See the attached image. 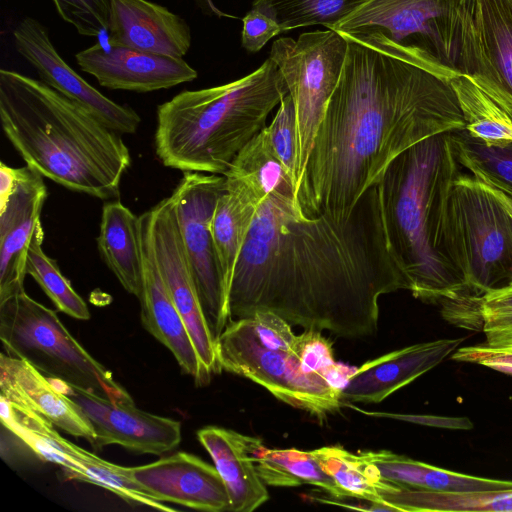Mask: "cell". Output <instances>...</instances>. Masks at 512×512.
Segmentation results:
<instances>
[{"label": "cell", "mask_w": 512, "mask_h": 512, "mask_svg": "<svg viewBox=\"0 0 512 512\" xmlns=\"http://www.w3.org/2000/svg\"><path fill=\"white\" fill-rule=\"evenodd\" d=\"M295 187L261 203L234 269L231 320L271 311L305 330L341 338L373 336L379 298L409 282L390 252L378 187L348 212L299 215Z\"/></svg>", "instance_id": "6da1fadb"}, {"label": "cell", "mask_w": 512, "mask_h": 512, "mask_svg": "<svg viewBox=\"0 0 512 512\" xmlns=\"http://www.w3.org/2000/svg\"><path fill=\"white\" fill-rule=\"evenodd\" d=\"M342 35V74L295 187L305 218L350 211L402 152L465 128L450 83L457 71L382 34Z\"/></svg>", "instance_id": "7a4b0ae2"}, {"label": "cell", "mask_w": 512, "mask_h": 512, "mask_svg": "<svg viewBox=\"0 0 512 512\" xmlns=\"http://www.w3.org/2000/svg\"><path fill=\"white\" fill-rule=\"evenodd\" d=\"M3 132L43 177L102 200L119 199L131 165L121 134L42 80L0 70Z\"/></svg>", "instance_id": "3957f363"}, {"label": "cell", "mask_w": 512, "mask_h": 512, "mask_svg": "<svg viewBox=\"0 0 512 512\" xmlns=\"http://www.w3.org/2000/svg\"><path fill=\"white\" fill-rule=\"evenodd\" d=\"M459 168L451 132H444L402 152L377 185L388 246L409 291L442 308L479 297L468 289L445 252V214Z\"/></svg>", "instance_id": "277c9868"}, {"label": "cell", "mask_w": 512, "mask_h": 512, "mask_svg": "<svg viewBox=\"0 0 512 512\" xmlns=\"http://www.w3.org/2000/svg\"><path fill=\"white\" fill-rule=\"evenodd\" d=\"M287 94L271 58L232 82L181 91L157 107L156 155L168 168L223 175Z\"/></svg>", "instance_id": "5b68a950"}, {"label": "cell", "mask_w": 512, "mask_h": 512, "mask_svg": "<svg viewBox=\"0 0 512 512\" xmlns=\"http://www.w3.org/2000/svg\"><path fill=\"white\" fill-rule=\"evenodd\" d=\"M0 339L8 355L27 361L50 378L111 401L134 402L57 314L25 290L0 302Z\"/></svg>", "instance_id": "8992f818"}, {"label": "cell", "mask_w": 512, "mask_h": 512, "mask_svg": "<svg viewBox=\"0 0 512 512\" xmlns=\"http://www.w3.org/2000/svg\"><path fill=\"white\" fill-rule=\"evenodd\" d=\"M447 259L468 289L482 297L512 277V217L483 184L459 174L444 222Z\"/></svg>", "instance_id": "52a82bcc"}, {"label": "cell", "mask_w": 512, "mask_h": 512, "mask_svg": "<svg viewBox=\"0 0 512 512\" xmlns=\"http://www.w3.org/2000/svg\"><path fill=\"white\" fill-rule=\"evenodd\" d=\"M216 351L220 371L248 378L319 420L343 407L341 389L321 373L306 372L292 353L266 348L254 332L251 317L232 319L218 337Z\"/></svg>", "instance_id": "ba28073f"}, {"label": "cell", "mask_w": 512, "mask_h": 512, "mask_svg": "<svg viewBox=\"0 0 512 512\" xmlns=\"http://www.w3.org/2000/svg\"><path fill=\"white\" fill-rule=\"evenodd\" d=\"M348 40L328 29L306 32L297 39L275 40L270 56L280 70L296 113L299 175L302 173L328 102L339 82Z\"/></svg>", "instance_id": "9c48e42d"}, {"label": "cell", "mask_w": 512, "mask_h": 512, "mask_svg": "<svg viewBox=\"0 0 512 512\" xmlns=\"http://www.w3.org/2000/svg\"><path fill=\"white\" fill-rule=\"evenodd\" d=\"M462 1L369 0L332 30L350 35L382 34L459 72Z\"/></svg>", "instance_id": "30bf717a"}, {"label": "cell", "mask_w": 512, "mask_h": 512, "mask_svg": "<svg viewBox=\"0 0 512 512\" xmlns=\"http://www.w3.org/2000/svg\"><path fill=\"white\" fill-rule=\"evenodd\" d=\"M224 188L223 175L183 172L171 194L185 253L215 341L231 321L212 235L215 207Z\"/></svg>", "instance_id": "8fae6325"}, {"label": "cell", "mask_w": 512, "mask_h": 512, "mask_svg": "<svg viewBox=\"0 0 512 512\" xmlns=\"http://www.w3.org/2000/svg\"><path fill=\"white\" fill-rule=\"evenodd\" d=\"M458 71L512 120V0H463Z\"/></svg>", "instance_id": "7c38bea8"}, {"label": "cell", "mask_w": 512, "mask_h": 512, "mask_svg": "<svg viewBox=\"0 0 512 512\" xmlns=\"http://www.w3.org/2000/svg\"><path fill=\"white\" fill-rule=\"evenodd\" d=\"M1 423L36 455L59 465L68 478L98 485L131 503L163 511L174 510L143 491L131 479L128 467L103 460L75 445L63 438L45 418L3 396Z\"/></svg>", "instance_id": "4fadbf2b"}, {"label": "cell", "mask_w": 512, "mask_h": 512, "mask_svg": "<svg viewBox=\"0 0 512 512\" xmlns=\"http://www.w3.org/2000/svg\"><path fill=\"white\" fill-rule=\"evenodd\" d=\"M145 218L159 270L190 334L208 379L219 373L216 341L205 317L179 232L172 196L148 211Z\"/></svg>", "instance_id": "5bb4252c"}, {"label": "cell", "mask_w": 512, "mask_h": 512, "mask_svg": "<svg viewBox=\"0 0 512 512\" xmlns=\"http://www.w3.org/2000/svg\"><path fill=\"white\" fill-rule=\"evenodd\" d=\"M12 34L16 51L36 70L40 80L85 108L108 128L120 134L136 133L141 122L137 112L109 99L73 70L40 21L26 16Z\"/></svg>", "instance_id": "9a60e30c"}, {"label": "cell", "mask_w": 512, "mask_h": 512, "mask_svg": "<svg viewBox=\"0 0 512 512\" xmlns=\"http://www.w3.org/2000/svg\"><path fill=\"white\" fill-rule=\"evenodd\" d=\"M56 382V387L67 394L90 421L95 431L91 446L95 450L118 444L137 453L162 455L181 441V423L177 420L142 411L134 402L111 401L62 381Z\"/></svg>", "instance_id": "2e32d148"}, {"label": "cell", "mask_w": 512, "mask_h": 512, "mask_svg": "<svg viewBox=\"0 0 512 512\" xmlns=\"http://www.w3.org/2000/svg\"><path fill=\"white\" fill-rule=\"evenodd\" d=\"M102 87L146 93L191 82L197 71L183 58L96 43L75 55Z\"/></svg>", "instance_id": "e0dca14e"}, {"label": "cell", "mask_w": 512, "mask_h": 512, "mask_svg": "<svg viewBox=\"0 0 512 512\" xmlns=\"http://www.w3.org/2000/svg\"><path fill=\"white\" fill-rule=\"evenodd\" d=\"M128 471L143 491L162 502L211 512L230 509L229 493L216 467L196 455L180 451Z\"/></svg>", "instance_id": "ac0fdd59"}, {"label": "cell", "mask_w": 512, "mask_h": 512, "mask_svg": "<svg viewBox=\"0 0 512 512\" xmlns=\"http://www.w3.org/2000/svg\"><path fill=\"white\" fill-rule=\"evenodd\" d=\"M47 197L43 176L18 168L15 190L0 207V302L25 290L27 251Z\"/></svg>", "instance_id": "d6986e66"}, {"label": "cell", "mask_w": 512, "mask_h": 512, "mask_svg": "<svg viewBox=\"0 0 512 512\" xmlns=\"http://www.w3.org/2000/svg\"><path fill=\"white\" fill-rule=\"evenodd\" d=\"M142 247V289L138 297L143 327L175 357L183 373L197 385L210 382L159 270L144 216H139Z\"/></svg>", "instance_id": "ffe728a7"}, {"label": "cell", "mask_w": 512, "mask_h": 512, "mask_svg": "<svg viewBox=\"0 0 512 512\" xmlns=\"http://www.w3.org/2000/svg\"><path fill=\"white\" fill-rule=\"evenodd\" d=\"M463 341L464 338L439 339L414 344L365 362L342 388V405L382 402L441 363Z\"/></svg>", "instance_id": "44dd1931"}, {"label": "cell", "mask_w": 512, "mask_h": 512, "mask_svg": "<svg viewBox=\"0 0 512 512\" xmlns=\"http://www.w3.org/2000/svg\"><path fill=\"white\" fill-rule=\"evenodd\" d=\"M106 44L171 57L185 56L191 29L184 18L148 0H110Z\"/></svg>", "instance_id": "7402d4cb"}, {"label": "cell", "mask_w": 512, "mask_h": 512, "mask_svg": "<svg viewBox=\"0 0 512 512\" xmlns=\"http://www.w3.org/2000/svg\"><path fill=\"white\" fill-rule=\"evenodd\" d=\"M0 389L6 400L34 411L55 427L93 444L95 431L78 405L27 361L1 352Z\"/></svg>", "instance_id": "603a6c76"}, {"label": "cell", "mask_w": 512, "mask_h": 512, "mask_svg": "<svg viewBox=\"0 0 512 512\" xmlns=\"http://www.w3.org/2000/svg\"><path fill=\"white\" fill-rule=\"evenodd\" d=\"M211 456L230 497L231 512H252L269 499L249 455L245 435L233 430L207 426L197 432Z\"/></svg>", "instance_id": "cb8c5ba5"}, {"label": "cell", "mask_w": 512, "mask_h": 512, "mask_svg": "<svg viewBox=\"0 0 512 512\" xmlns=\"http://www.w3.org/2000/svg\"><path fill=\"white\" fill-rule=\"evenodd\" d=\"M99 254L122 287L139 297L142 289V247L140 220L119 199L102 207Z\"/></svg>", "instance_id": "d4e9b609"}, {"label": "cell", "mask_w": 512, "mask_h": 512, "mask_svg": "<svg viewBox=\"0 0 512 512\" xmlns=\"http://www.w3.org/2000/svg\"><path fill=\"white\" fill-rule=\"evenodd\" d=\"M260 205L243 187L225 178V188L212 219V235L220 277L228 296L235 266Z\"/></svg>", "instance_id": "484cf974"}, {"label": "cell", "mask_w": 512, "mask_h": 512, "mask_svg": "<svg viewBox=\"0 0 512 512\" xmlns=\"http://www.w3.org/2000/svg\"><path fill=\"white\" fill-rule=\"evenodd\" d=\"M245 442L264 484L277 487L310 484L321 488L332 497H341L335 482L322 470L312 451L296 448L270 449L261 439L247 435Z\"/></svg>", "instance_id": "4316f807"}, {"label": "cell", "mask_w": 512, "mask_h": 512, "mask_svg": "<svg viewBox=\"0 0 512 512\" xmlns=\"http://www.w3.org/2000/svg\"><path fill=\"white\" fill-rule=\"evenodd\" d=\"M381 501L399 512H512V488L472 492H437L395 487L380 492Z\"/></svg>", "instance_id": "83f0119b"}, {"label": "cell", "mask_w": 512, "mask_h": 512, "mask_svg": "<svg viewBox=\"0 0 512 512\" xmlns=\"http://www.w3.org/2000/svg\"><path fill=\"white\" fill-rule=\"evenodd\" d=\"M262 203L268 194L296 182L274 152L265 128L238 153L223 174Z\"/></svg>", "instance_id": "f1b7e54d"}, {"label": "cell", "mask_w": 512, "mask_h": 512, "mask_svg": "<svg viewBox=\"0 0 512 512\" xmlns=\"http://www.w3.org/2000/svg\"><path fill=\"white\" fill-rule=\"evenodd\" d=\"M450 83L470 135L487 145L512 142V120L469 75L459 73Z\"/></svg>", "instance_id": "f546056e"}, {"label": "cell", "mask_w": 512, "mask_h": 512, "mask_svg": "<svg viewBox=\"0 0 512 512\" xmlns=\"http://www.w3.org/2000/svg\"><path fill=\"white\" fill-rule=\"evenodd\" d=\"M322 470L333 479L341 497L380 502V492L396 485L384 481L377 469L341 446L312 450Z\"/></svg>", "instance_id": "4dcf8cb0"}, {"label": "cell", "mask_w": 512, "mask_h": 512, "mask_svg": "<svg viewBox=\"0 0 512 512\" xmlns=\"http://www.w3.org/2000/svg\"><path fill=\"white\" fill-rule=\"evenodd\" d=\"M369 0H254L252 7L278 22L283 32L322 25L333 29Z\"/></svg>", "instance_id": "1f68e13d"}, {"label": "cell", "mask_w": 512, "mask_h": 512, "mask_svg": "<svg viewBox=\"0 0 512 512\" xmlns=\"http://www.w3.org/2000/svg\"><path fill=\"white\" fill-rule=\"evenodd\" d=\"M451 137L459 164L474 178L512 192V142L487 145L465 128L452 131Z\"/></svg>", "instance_id": "d6a6232c"}, {"label": "cell", "mask_w": 512, "mask_h": 512, "mask_svg": "<svg viewBox=\"0 0 512 512\" xmlns=\"http://www.w3.org/2000/svg\"><path fill=\"white\" fill-rule=\"evenodd\" d=\"M43 237L40 222L35 228L27 251V275L34 278L59 311L78 320H88L90 312L85 301L61 273L57 262L43 251Z\"/></svg>", "instance_id": "836d02e7"}, {"label": "cell", "mask_w": 512, "mask_h": 512, "mask_svg": "<svg viewBox=\"0 0 512 512\" xmlns=\"http://www.w3.org/2000/svg\"><path fill=\"white\" fill-rule=\"evenodd\" d=\"M481 313L486 345L512 349V280L482 296Z\"/></svg>", "instance_id": "e575fe53"}, {"label": "cell", "mask_w": 512, "mask_h": 512, "mask_svg": "<svg viewBox=\"0 0 512 512\" xmlns=\"http://www.w3.org/2000/svg\"><path fill=\"white\" fill-rule=\"evenodd\" d=\"M265 130L274 152L297 184L299 140L295 107L289 93L280 102L275 117Z\"/></svg>", "instance_id": "d590c367"}, {"label": "cell", "mask_w": 512, "mask_h": 512, "mask_svg": "<svg viewBox=\"0 0 512 512\" xmlns=\"http://www.w3.org/2000/svg\"><path fill=\"white\" fill-rule=\"evenodd\" d=\"M59 16L73 25L80 35L99 37L107 34L110 0H52Z\"/></svg>", "instance_id": "8d00e7d4"}, {"label": "cell", "mask_w": 512, "mask_h": 512, "mask_svg": "<svg viewBox=\"0 0 512 512\" xmlns=\"http://www.w3.org/2000/svg\"><path fill=\"white\" fill-rule=\"evenodd\" d=\"M296 356L306 372L321 373L325 378L338 365L332 343L315 329L297 335Z\"/></svg>", "instance_id": "74e56055"}, {"label": "cell", "mask_w": 512, "mask_h": 512, "mask_svg": "<svg viewBox=\"0 0 512 512\" xmlns=\"http://www.w3.org/2000/svg\"><path fill=\"white\" fill-rule=\"evenodd\" d=\"M251 319L257 338L266 348L296 356L297 335L290 323L271 311H258Z\"/></svg>", "instance_id": "f35d334b"}, {"label": "cell", "mask_w": 512, "mask_h": 512, "mask_svg": "<svg viewBox=\"0 0 512 512\" xmlns=\"http://www.w3.org/2000/svg\"><path fill=\"white\" fill-rule=\"evenodd\" d=\"M242 22L241 43L248 52L260 51L269 40L282 33L276 20L253 7Z\"/></svg>", "instance_id": "ab89813d"}, {"label": "cell", "mask_w": 512, "mask_h": 512, "mask_svg": "<svg viewBox=\"0 0 512 512\" xmlns=\"http://www.w3.org/2000/svg\"><path fill=\"white\" fill-rule=\"evenodd\" d=\"M456 361L477 363L512 375V349H495L487 345L464 347L452 355Z\"/></svg>", "instance_id": "60d3db41"}, {"label": "cell", "mask_w": 512, "mask_h": 512, "mask_svg": "<svg viewBox=\"0 0 512 512\" xmlns=\"http://www.w3.org/2000/svg\"><path fill=\"white\" fill-rule=\"evenodd\" d=\"M343 407L351 408L361 414L378 417V418H389L394 420H401L411 422L419 425L432 426L438 428H449V429H464L468 430L473 427L472 422L466 417H444V416H433V415H415V414H400L391 412H379V411H367L360 409L353 405V403H346Z\"/></svg>", "instance_id": "b9f144b4"}, {"label": "cell", "mask_w": 512, "mask_h": 512, "mask_svg": "<svg viewBox=\"0 0 512 512\" xmlns=\"http://www.w3.org/2000/svg\"><path fill=\"white\" fill-rule=\"evenodd\" d=\"M18 179V168H12L4 162L0 163V207L3 206L15 190Z\"/></svg>", "instance_id": "7bdbcfd3"}, {"label": "cell", "mask_w": 512, "mask_h": 512, "mask_svg": "<svg viewBox=\"0 0 512 512\" xmlns=\"http://www.w3.org/2000/svg\"><path fill=\"white\" fill-rule=\"evenodd\" d=\"M481 182V181H480ZM483 186L495 197L499 200V202L505 207L510 216L512 217V192L506 191L504 189L494 187L488 184L481 182ZM512 280V277L510 281Z\"/></svg>", "instance_id": "ee69618b"}, {"label": "cell", "mask_w": 512, "mask_h": 512, "mask_svg": "<svg viewBox=\"0 0 512 512\" xmlns=\"http://www.w3.org/2000/svg\"><path fill=\"white\" fill-rule=\"evenodd\" d=\"M198 8L208 16H215L218 18L228 17V18H237L235 16H231L223 11H221L213 2V0H193Z\"/></svg>", "instance_id": "f6af8a7d"}]
</instances>
